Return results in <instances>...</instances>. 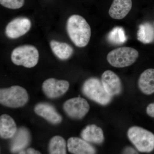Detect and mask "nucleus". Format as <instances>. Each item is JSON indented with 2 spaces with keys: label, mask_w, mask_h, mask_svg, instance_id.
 Returning <instances> with one entry per match:
<instances>
[{
  "label": "nucleus",
  "mask_w": 154,
  "mask_h": 154,
  "mask_svg": "<svg viewBox=\"0 0 154 154\" xmlns=\"http://www.w3.org/2000/svg\"><path fill=\"white\" fill-rule=\"evenodd\" d=\"M0 4L7 8L15 10L23 7L25 0H0Z\"/></svg>",
  "instance_id": "4be33fe9"
},
{
  "label": "nucleus",
  "mask_w": 154,
  "mask_h": 154,
  "mask_svg": "<svg viewBox=\"0 0 154 154\" xmlns=\"http://www.w3.org/2000/svg\"><path fill=\"white\" fill-rule=\"evenodd\" d=\"M132 0H113L109 9V15L113 19H123L132 8Z\"/></svg>",
  "instance_id": "ddd939ff"
},
{
  "label": "nucleus",
  "mask_w": 154,
  "mask_h": 154,
  "mask_svg": "<svg viewBox=\"0 0 154 154\" xmlns=\"http://www.w3.org/2000/svg\"><path fill=\"white\" fill-rule=\"evenodd\" d=\"M66 30L71 40L77 47H85L89 43L91 28L85 19L82 16H71L67 22Z\"/></svg>",
  "instance_id": "f257e3e1"
},
{
  "label": "nucleus",
  "mask_w": 154,
  "mask_h": 154,
  "mask_svg": "<svg viewBox=\"0 0 154 154\" xmlns=\"http://www.w3.org/2000/svg\"><path fill=\"white\" fill-rule=\"evenodd\" d=\"M124 154H138L137 151L131 147H127L123 151Z\"/></svg>",
  "instance_id": "b1692460"
},
{
  "label": "nucleus",
  "mask_w": 154,
  "mask_h": 154,
  "mask_svg": "<svg viewBox=\"0 0 154 154\" xmlns=\"http://www.w3.org/2000/svg\"></svg>",
  "instance_id": "a878e982"
},
{
  "label": "nucleus",
  "mask_w": 154,
  "mask_h": 154,
  "mask_svg": "<svg viewBox=\"0 0 154 154\" xmlns=\"http://www.w3.org/2000/svg\"><path fill=\"white\" fill-rule=\"evenodd\" d=\"M50 45L53 52L60 59H68L73 53L72 48L65 42L52 40L50 42Z\"/></svg>",
  "instance_id": "a211bd4d"
},
{
  "label": "nucleus",
  "mask_w": 154,
  "mask_h": 154,
  "mask_svg": "<svg viewBox=\"0 0 154 154\" xmlns=\"http://www.w3.org/2000/svg\"><path fill=\"white\" fill-rule=\"evenodd\" d=\"M26 154H41L40 152L32 148H30L27 150V151L26 152Z\"/></svg>",
  "instance_id": "393cba45"
},
{
  "label": "nucleus",
  "mask_w": 154,
  "mask_h": 154,
  "mask_svg": "<svg viewBox=\"0 0 154 154\" xmlns=\"http://www.w3.org/2000/svg\"><path fill=\"white\" fill-rule=\"evenodd\" d=\"M29 100L27 91L19 86H12L0 90V103L11 108H17L24 106Z\"/></svg>",
  "instance_id": "7ed1b4c3"
},
{
  "label": "nucleus",
  "mask_w": 154,
  "mask_h": 154,
  "mask_svg": "<svg viewBox=\"0 0 154 154\" xmlns=\"http://www.w3.org/2000/svg\"><path fill=\"white\" fill-rule=\"evenodd\" d=\"M12 138L11 151L12 152H19L27 147L30 143V132L25 128L21 127L17 130L16 134Z\"/></svg>",
  "instance_id": "4468645a"
},
{
  "label": "nucleus",
  "mask_w": 154,
  "mask_h": 154,
  "mask_svg": "<svg viewBox=\"0 0 154 154\" xmlns=\"http://www.w3.org/2000/svg\"><path fill=\"white\" fill-rule=\"evenodd\" d=\"M68 150L74 154H94L96 150L88 142L79 137L70 138L67 141Z\"/></svg>",
  "instance_id": "f8f14e48"
},
{
  "label": "nucleus",
  "mask_w": 154,
  "mask_h": 154,
  "mask_svg": "<svg viewBox=\"0 0 154 154\" xmlns=\"http://www.w3.org/2000/svg\"><path fill=\"white\" fill-rule=\"evenodd\" d=\"M139 56L138 51L131 47L119 48L107 54V59L110 65L116 68H124L134 63Z\"/></svg>",
  "instance_id": "39448f33"
},
{
  "label": "nucleus",
  "mask_w": 154,
  "mask_h": 154,
  "mask_svg": "<svg viewBox=\"0 0 154 154\" xmlns=\"http://www.w3.org/2000/svg\"><path fill=\"white\" fill-rule=\"evenodd\" d=\"M69 83L65 80H58L53 78L48 79L42 84L43 93L50 99L58 98L68 90Z\"/></svg>",
  "instance_id": "6e6552de"
},
{
  "label": "nucleus",
  "mask_w": 154,
  "mask_h": 154,
  "mask_svg": "<svg viewBox=\"0 0 154 154\" xmlns=\"http://www.w3.org/2000/svg\"><path fill=\"white\" fill-rule=\"evenodd\" d=\"M128 137L139 151L150 152L154 149V134L140 127L134 126L128 131Z\"/></svg>",
  "instance_id": "f03ea898"
},
{
  "label": "nucleus",
  "mask_w": 154,
  "mask_h": 154,
  "mask_svg": "<svg viewBox=\"0 0 154 154\" xmlns=\"http://www.w3.org/2000/svg\"><path fill=\"white\" fill-rule=\"evenodd\" d=\"M138 86L140 91L146 95L154 94V69H147L142 73L139 78Z\"/></svg>",
  "instance_id": "dca6fc26"
},
{
  "label": "nucleus",
  "mask_w": 154,
  "mask_h": 154,
  "mask_svg": "<svg viewBox=\"0 0 154 154\" xmlns=\"http://www.w3.org/2000/svg\"><path fill=\"white\" fill-rule=\"evenodd\" d=\"M82 91L86 97L101 105H107L112 100V96L107 94L101 81L96 78L86 80L83 84Z\"/></svg>",
  "instance_id": "20e7f679"
},
{
  "label": "nucleus",
  "mask_w": 154,
  "mask_h": 154,
  "mask_svg": "<svg viewBox=\"0 0 154 154\" xmlns=\"http://www.w3.org/2000/svg\"><path fill=\"white\" fill-rule=\"evenodd\" d=\"M11 60L17 66L26 68L35 66L38 62L39 53L38 50L31 45H24L16 48L11 54Z\"/></svg>",
  "instance_id": "423d86ee"
},
{
  "label": "nucleus",
  "mask_w": 154,
  "mask_h": 154,
  "mask_svg": "<svg viewBox=\"0 0 154 154\" xmlns=\"http://www.w3.org/2000/svg\"><path fill=\"white\" fill-rule=\"evenodd\" d=\"M137 39L145 44L154 42V25L149 22L141 24L137 33Z\"/></svg>",
  "instance_id": "6ab92c4d"
},
{
  "label": "nucleus",
  "mask_w": 154,
  "mask_h": 154,
  "mask_svg": "<svg viewBox=\"0 0 154 154\" xmlns=\"http://www.w3.org/2000/svg\"><path fill=\"white\" fill-rule=\"evenodd\" d=\"M16 122L8 114H3L0 117V136L3 139L12 138L17 131Z\"/></svg>",
  "instance_id": "f3484780"
},
{
  "label": "nucleus",
  "mask_w": 154,
  "mask_h": 154,
  "mask_svg": "<svg viewBox=\"0 0 154 154\" xmlns=\"http://www.w3.org/2000/svg\"><path fill=\"white\" fill-rule=\"evenodd\" d=\"M31 26L30 19L26 17H19L9 22L6 26L5 33L9 38H18L28 33Z\"/></svg>",
  "instance_id": "1a4fd4ad"
},
{
  "label": "nucleus",
  "mask_w": 154,
  "mask_h": 154,
  "mask_svg": "<svg viewBox=\"0 0 154 154\" xmlns=\"http://www.w3.org/2000/svg\"><path fill=\"white\" fill-rule=\"evenodd\" d=\"M101 82L106 92L112 97L121 94L122 90L121 80L114 72L105 71L102 74Z\"/></svg>",
  "instance_id": "9d476101"
},
{
  "label": "nucleus",
  "mask_w": 154,
  "mask_h": 154,
  "mask_svg": "<svg viewBox=\"0 0 154 154\" xmlns=\"http://www.w3.org/2000/svg\"><path fill=\"white\" fill-rule=\"evenodd\" d=\"M48 150L50 154H66V141L62 137L55 136L50 141Z\"/></svg>",
  "instance_id": "aec40b11"
},
{
  "label": "nucleus",
  "mask_w": 154,
  "mask_h": 154,
  "mask_svg": "<svg viewBox=\"0 0 154 154\" xmlns=\"http://www.w3.org/2000/svg\"><path fill=\"white\" fill-rule=\"evenodd\" d=\"M108 41L113 44H123L126 41L124 29L121 27H115L110 31L107 36Z\"/></svg>",
  "instance_id": "412c9836"
},
{
  "label": "nucleus",
  "mask_w": 154,
  "mask_h": 154,
  "mask_svg": "<svg viewBox=\"0 0 154 154\" xmlns=\"http://www.w3.org/2000/svg\"><path fill=\"white\" fill-rule=\"evenodd\" d=\"M81 136L88 142L97 144H102L105 139L103 130L96 125H87L81 132Z\"/></svg>",
  "instance_id": "2eb2a0df"
},
{
  "label": "nucleus",
  "mask_w": 154,
  "mask_h": 154,
  "mask_svg": "<svg viewBox=\"0 0 154 154\" xmlns=\"http://www.w3.org/2000/svg\"><path fill=\"white\" fill-rule=\"evenodd\" d=\"M63 110L70 118L80 119L85 116L90 110V105L85 99L75 97L67 100L63 105Z\"/></svg>",
  "instance_id": "0eeeda50"
},
{
  "label": "nucleus",
  "mask_w": 154,
  "mask_h": 154,
  "mask_svg": "<svg viewBox=\"0 0 154 154\" xmlns=\"http://www.w3.org/2000/svg\"><path fill=\"white\" fill-rule=\"evenodd\" d=\"M146 111L149 116L154 118V103H150L148 105Z\"/></svg>",
  "instance_id": "5701e85b"
},
{
  "label": "nucleus",
  "mask_w": 154,
  "mask_h": 154,
  "mask_svg": "<svg viewBox=\"0 0 154 154\" xmlns=\"http://www.w3.org/2000/svg\"><path fill=\"white\" fill-rule=\"evenodd\" d=\"M34 111L39 116L53 124L60 123L62 117L51 104L46 102L38 103L34 107Z\"/></svg>",
  "instance_id": "9b49d317"
}]
</instances>
